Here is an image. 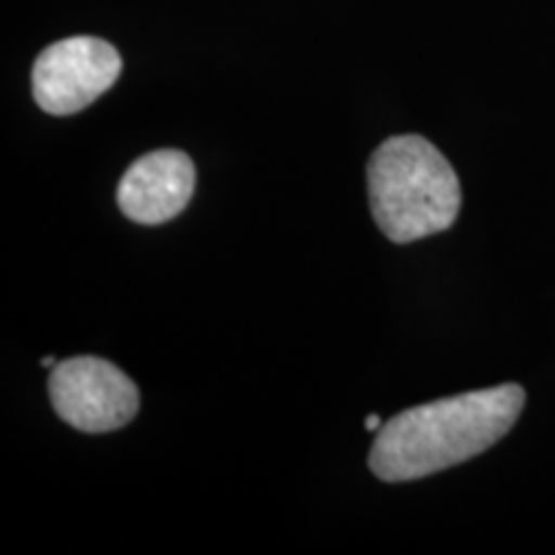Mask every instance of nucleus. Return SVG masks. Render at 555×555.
I'll use <instances>...</instances> for the list:
<instances>
[{"instance_id":"39448f33","label":"nucleus","mask_w":555,"mask_h":555,"mask_svg":"<svg viewBox=\"0 0 555 555\" xmlns=\"http://www.w3.org/2000/svg\"><path fill=\"white\" fill-rule=\"evenodd\" d=\"M196 189V168L180 150H157L139 157L119 183V208L137 224H165L176 219Z\"/></svg>"},{"instance_id":"20e7f679","label":"nucleus","mask_w":555,"mask_h":555,"mask_svg":"<svg viewBox=\"0 0 555 555\" xmlns=\"http://www.w3.org/2000/svg\"><path fill=\"white\" fill-rule=\"evenodd\" d=\"M121 57L99 37H69L47 47L34 62L31 88L39 108L69 116L99 101L119 80Z\"/></svg>"},{"instance_id":"f257e3e1","label":"nucleus","mask_w":555,"mask_h":555,"mask_svg":"<svg viewBox=\"0 0 555 555\" xmlns=\"http://www.w3.org/2000/svg\"><path fill=\"white\" fill-rule=\"evenodd\" d=\"M525 388L504 384L412 406L378 429L371 470L380 481H414L466 463L515 427Z\"/></svg>"},{"instance_id":"f03ea898","label":"nucleus","mask_w":555,"mask_h":555,"mask_svg":"<svg viewBox=\"0 0 555 555\" xmlns=\"http://www.w3.org/2000/svg\"><path fill=\"white\" fill-rule=\"evenodd\" d=\"M367 196L380 232L397 245L453 227L461 183L448 157L425 137L386 139L367 163Z\"/></svg>"},{"instance_id":"7ed1b4c3","label":"nucleus","mask_w":555,"mask_h":555,"mask_svg":"<svg viewBox=\"0 0 555 555\" xmlns=\"http://www.w3.org/2000/svg\"><path fill=\"white\" fill-rule=\"evenodd\" d=\"M50 397L62 422L101 435L129 425L139 412V388L103 358L80 356L52 367Z\"/></svg>"},{"instance_id":"0eeeda50","label":"nucleus","mask_w":555,"mask_h":555,"mask_svg":"<svg viewBox=\"0 0 555 555\" xmlns=\"http://www.w3.org/2000/svg\"><path fill=\"white\" fill-rule=\"evenodd\" d=\"M41 365H44V367H54V365H57V358H54V356L41 358Z\"/></svg>"},{"instance_id":"423d86ee","label":"nucleus","mask_w":555,"mask_h":555,"mask_svg":"<svg viewBox=\"0 0 555 555\" xmlns=\"http://www.w3.org/2000/svg\"><path fill=\"white\" fill-rule=\"evenodd\" d=\"M380 427H384V425H380V416L378 414H367L365 416V429H367V433H378Z\"/></svg>"}]
</instances>
